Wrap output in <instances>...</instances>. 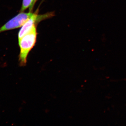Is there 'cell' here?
<instances>
[{
    "label": "cell",
    "instance_id": "cell-2",
    "mask_svg": "<svg viewBox=\"0 0 126 126\" xmlns=\"http://www.w3.org/2000/svg\"><path fill=\"white\" fill-rule=\"evenodd\" d=\"M33 14L31 12L20 13L0 28V33L21 27Z\"/></svg>",
    "mask_w": 126,
    "mask_h": 126
},
{
    "label": "cell",
    "instance_id": "cell-3",
    "mask_svg": "<svg viewBox=\"0 0 126 126\" xmlns=\"http://www.w3.org/2000/svg\"><path fill=\"white\" fill-rule=\"evenodd\" d=\"M53 14H48L45 15H39L37 14H33L31 17L29 18L22 26L18 33V40L22 38L25 35L31 31L37 23L41 21L50 17Z\"/></svg>",
    "mask_w": 126,
    "mask_h": 126
},
{
    "label": "cell",
    "instance_id": "cell-1",
    "mask_svg": "<svg viewBox=\"0 0 126 126\" xmlns=\"http://www.w3.org/2000/svg\"><path fill=\"white\" fill-rule=\"evenodd\" d=\"M36 27L35 26L29 33L18 40L20 49L19 58L20 66L23 67L26 65L27 56L36 43Z\"/></svg>",
    "mask_w": 126,
    "mask_h": 126
},
{
    "label": "cell",
    "instance_id": "cell-4",
    "mask_svg": "<svg viewBox=\"0 0 126 126\" xmlns=\"http://www.w3.org/2000/svg\"><path fill=\"white\" fill-rule=\"evenodd\" d=\"M36 1V0H23L20 11L23 12L28 8H29L30 11L31 10Z\"/></svg>",
    "mask_w": 126,
    "mask_h": 126
}]
</instances>
